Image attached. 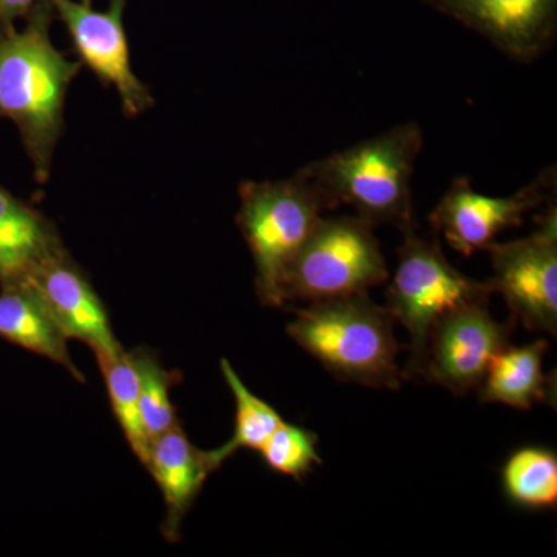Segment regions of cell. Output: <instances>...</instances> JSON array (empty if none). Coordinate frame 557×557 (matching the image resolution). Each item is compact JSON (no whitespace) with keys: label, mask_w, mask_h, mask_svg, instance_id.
Returning a JSON list of instances; mask_svg holds the SVG:
<instances>
[{"label":"cell","mask_w":557,"mask_h":557,"mask_svg":"<svg viewBox=\"0 0 557 557\" xmlns=\"http://www.w3.org/2000/svg\"><path fill=\"white\" fill-rule=\"evenodd\" d=\"M388 278L373 226L358 215H322L282 276V307L293 300L344 298L368 293Z\"/></svg>","instance_id":"cell-6"},{"label":"cell","mask_w":557,"mask_h":557,"mask_svg":"<svg viewBox=\"0 0 557 557\" xmlns=\"http://www.w3.org/2000/svg\"><path fill=\"white\" fill-rule=\"evenodd\" d=\"M54 14L67 28L79 62L104 86L119 94L123 112L138 116L152 108L148 86L132 69L129 39L124 28L126 0H110L106 10L91 0H51Z\"/></svg>","instance_id":"cell-9"},{"label":"cell","mask_w":557,"mask_h":557,"mask_svg":"<svg viewBox=\"0 0 557 557\" xmlns=\"http://www.w3.org/2000/svg\"><path fill=\"white\" fill-rule=\"evenodd\" d=\"M556 200V166L545 168L533 182L507 197L480 194L467 177L450 183L429 215L432 228L463 256L486 249L502 231L520 226L523 218Z\"/></svg>","instance_id":"cell-8"},{"label":"cell","mask_w":557,"mask_h":557,"mask_svg":"<svg viewBox=\"0 0 557 557\" xmlns=\"http://www.w3.org/2000/svg\"><path fill=\"white\" fill-rule=\"evenodd\" d=\"M54 17L51 0H42L21 28H0V120L16 124L38 183L50 177L70 84L83 67L54 47Z\"/></svg>","instance_id":"cell-1"},{"label":"cell","mask_w":557,"mask_h":557,"mask_svg":"<svg viewBox=\"0 0 557 557\" xmlns=\"http://www.w3.org/2000/svg\"><path fill=\"white\" fill-rule=\"evenodd\" d=\"M42 0H0V28L24 21Z\"/></svg>","instance_id":"cell-22"},{"label":"cell","mask_w":557,"mask_h":557,"mask_svg":"<svg viewBox=\"0 0 557 557\" xmlns=\"http://www.w3.org/2000/svg\"><path fill=\"white\" fill-rule=\"evenodd\" d=\"M398 265L387 289L386 309L410 336L406 376H421L429 338L440 319L471 304L487 302L490 284L465 276L450 265L437 240L417 233V225L403 230Z\"/></svg>","instance_id":"cell-5"},{"label":"cell","mask_w":557,"mask_h":557,"mask_svg":"<svg viewBox=\"0 0 557 557\" xmlns=\"http://www.w3.org/2000/svg\"><path fill=\"white\" fill-rule=\"evenodd\" d=\"M537 228L525 239L487 247L493 293L504 296L512 318L528 330L557 333V208L548 203L536 219Z\"/></svg>","instance_id":"cell-7"},{"label":"cell","mask_w":557,"mask_h":557,"mask_svg":"<svg viewBox=\"0 0 557 557\" xmlns=\"http://www.w3.org/2000/svg\"><path fill=\"white\" fill-rule=\"evenodd\" d=\"M220 369L236 399V421H234V432L228 442L218 449L209 450V457L215 469L222 467L239 449H252L259 453L276 429L284 423L281 413L273 406L256 397L245 386L228 359L220 361Z\"/></svg>","instance_id":"cell-18"},{"label":"cell","mask_w":557,"mask_h":557,"mask_svg":"<svg viewBox=\"0 0 557 557\" xmlns=\"http://www.w3.org/2000/svg\"><path fill=\"white\" fill-rule=\"evenodd\" d=\"M0 338L57 362L73 379L84 383L83 372L70 357L67 336L30 285L0 288Z\"/></svg>","instance_id":"cell-15"},{"label":"cell","mask_w":557,"mask_h":557,"mask_svg":"<svg viewBox=\"0 0 557 557\" xmlns=\"http://www.w3.org/2000/svg\"><path fill=\"white\" fill-rule=\"evenodd\" d=\"M25 284L39 296L67 339L87 344L95 357L123 350L104 302L65 247L50 256Z\"/></svg>","instance_id":"cell-12"},{"label":"cell","mask_w":557,"mask_h":557,"mask_svg":"<svg viewBox=\"0 0 557 557\" xmlns=\"http://www.w3.org/2000/svg\"><path fill=\"white\" fill-rule=\"evenodd\" d=\"M479 33L508 57L533 61L552 47L557 0H423Z\"/></svg>","instance_id":"cell-11"},{"label":"cell","mask_w":557,"mask_h":557,"mask_svg":"<svg viewBox=\"0 0 557 557\" xmlns=\"http://www.w3.org/2000/svg\"><path fill=\"white\" fill-rule=\"evenodd\" d=\"M421 149L423 132L410 121L300 170L318 183L335 208H354L373 228L394 225L403 231L416 225L412 180Z\"/></svg>","instance_id":"cell-2"},{"label":"cell","mask_w":557,"mask_h":557,"mask_svg":"<svg viewBox=\"0 0 557 557\" xmlns=\"http://www.w3.org/2000/svg\"><path fill=\"white\" fill-rule=\"evenodd\" d=\"M287 332L341 381L392 391L401 387L394 318L368 293L310 302L296 310Z\"/></svg>","instance_id":"cell-3"},{"label":"cell","mask_w":557,"mask_h":557,"mask_svg":"<svg viewBox=\"0 0 557 557\" xmlns=\"http://www.w3.org/2000/svg\"><path fill=\"white\" fill-rule=\"evenodd\" d=\"M548 344L544 339L530 346L498 351L487 366L478 391L482 403H502L516 409H531L552 394V380L544 373Z\"/></svg>","instance_id":"cell-16"},{"label":"cell","mask_w":557,"mask_h":557,"mask_svg":"<svg viewBox=\"0 0 557 557\" xmlns=\"http://www.w3.org/2000/svg\"><path fill=\"white\" fill-rule=\"evenodd\" d=\"M259 454L267 467L295 480H302L314 465L322 463L318 453V435L285 421Z\"/></svg>","instance_id":"cell-21"},{"label":"cell","mask_w":557,"mask_h":557,"mask_svg":"<svg viewBox=\"0 0 557 557\" xmlns=\"http://www.w3.org/2000/svg\"><path fill=\"white\" fill-rule=\"evenodd\" d=\"M505 496L516 507L552 509L557 505V456L542 446L515 450L502 468Z\"/></svg>","instance_id":"cell-17"},{"label":"cell","mask_w":557,"mask_h":557,"mask_svg":"<svg viewBox=\"0 0 557 557\" xmlns=\"http://www.w3.org/2000/svg\"><path fill=\"white\" fill-rule=\"evenodd\" d=\"M62 248L53 223L0 186V288L25 284Z\"/></svg>","instance_id":"cell-14"},{"label":"cell","mask_w":557,"mask_h":557,"mask_svg":"<svg viewBox=\"0 0 557 557\" xmlns=\"http://www.w3.org/2000/svg\"><path fill=\"white\" fill-rule=\"evenodd\" d=\"M512 325L500 324L487 302L450 311L434 325L421 376L456 395L478 388L487 366L509 346Z\"/></svg>","instance_id":"cell-10"},{"label":"cell","mask_w":557,"mask_h":557,"mask_svg":"<svg viewBox=\"0 0 557 557\" xmlns=\"http://www.w3.org/2000/svg\"><path fill=\"white\" fill-rule=\"evenodd\" d=\"M139 384V410L146 434L153 438L180 424L177 409L172 405L171 391L182 381L175 370H168L159 357L145 347L129 351Z\"/></svg>","instance_id":"cell-20"},{"label":"cell","mask_w":557,"mask_h":557,"mask_svg":"<svg viewBox=\"0 0 557 557\" xmlns=\"http://www.w3.org/2000/svg\"><path fill=\"white\" fill-rule=\"evenodd\" d=\"M237 226L256 265L260 302L282 307V276L325 212L335 205L302 170L293 177L244 182Z\"/></svg>","instance_id":"cell-4"},{"label":"cell","mask_w":557,"mask_h":557,"mask_svg":"<svg viewBox=\"0 0 557 557\" xmlns=\"http://www.w3.org/2000/svg\"><path fill=\"white\" fill-rule=\"evenodd\" d=\"M145 468L159 485L166 505L163 536L170 542H177L183 519L193 508L209 475L218 469L212 465L209 450L196 448L182 424L152 440Z\"/></svg>","instance_id":"cell-13"},{"label":"cell","mask_w":557,"mask_h":557,"mask_svg":"<svg viewBox=\"0 0 557 557\" xmlns=\"http://www.w3.org/2000/svg\"><path fill=\"white\" fill-rule=\"evenodd\" d=\"M97 361L100 364L106 387H108L113 416L119 421L132 453L141 461L143 467H146L150 440L141 420L138 375L129 351L123 348L115 355H100L97 357Z\"/></svg>","instance_id":"cell-19"}]
</instances>
